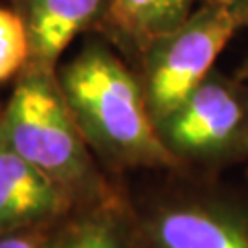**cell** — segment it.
Masks as SVG:
<instances>
[{"mask_svg": "<svg viewBox=\"0 0 248 248\" xmlns=\"http://www.w3.org/2000/svg\"><path fill=\"white\" fill-rule=\"evenodd\" d=\"M202 0H110L98 26L114 43L143 57L158 39L175 31Z\"/></svg>", "mask_w": 248, "mask_h": 248, "instance_id": "obj_8", "label": "cell"}, {"mask_svg": "<svg viewBox=\"0 0 248 248\" xmlns=\"http://www.w3.org/2000/svg\"><path fill=\"white\" fill-rule=\"evenodd\" d=\"M217 2H222V4L230 6V8L241 17L245 28L248 26V0H217Z\"/></svg>", "mask_w": 248, "mask_h": 248, "instance_id": "obj_12", "label": "cell"}, {"mask_svg": "<svg viewBox=\"0 0 248 248\" xmlns=\"http://www.w3.org/2000/svg\"><path fill=\"white\" fill-rule=\"evenodd\" d=\"M156 127L178 160L212 158L248 145V83L212 72Z\"/></svg>", "mask_w": 248, "mask_h": 248, "instance_id": "obj_4", "label": "cell"}, {"mask_svg": "<svg viewBox=\"0 0 248 248\" xmlns=\"http://www.w3.org/2000/svg\"><path fill=\"white\" fill-rule=\"evenodd\" d=\"M241 28L245 24L230 6L202 0L182 26L143 53L142 87L155 124L171 114L212 74L215 59Z\"/></svg>", "mask_w": 248, "mask_h": 248, "instance_id": "obj_3", "label": "cell"}, {"mask_svg": "<svg viewBox=\"0 0 248 248\" xmlns=\"http://www.w3.org/2000/svg\"><path fill=\"white\" fill-rule=\"evenodd\" d=\"M112 210H96L72 222L46 248H125Z\"/></svg>", "mask_w": 248, "mask_h": 248, "instance_id": "obj_9", "label": "cell"}, {"mask_svg": "<svg viewBox=\"0 0 248 248\" xmlns=\"http://www.w3.org/2000/svg\"><path fill=\"white\" fill-rule=\"evenodd\" d=\"M76 202L61 186L0 140V233L39 228Z\"/></svg>", "mask_w": 248, "mask_h": 248, "instance_id": "obj_6", "label": "cell"}, {"mask_svg": "<svg viewBox=\"0 0 248 248\" xmlns=\"http://www.w3.org/2000/svg\"><path fill=\"white\" fill-rule=\"evenodd\" d=\"M151 248H248V208L222 202H177L149 224Z\"/></svg>", "mask_w": 248, "mask_h": 248, "instance_id": "obj_5", "label": "cell"}, {"mask_svg": "<svg viewBox=\"0 0 248 248\" xmlns=\"http://www.w3.org/2000/svg\"><path fill=\"white\" fill-rule=\"evenodd\" d=\"M87 143L118 166L177 168L162 140L142 81L101 43H90L57 76Z\"/></svg>", "mask_w": 248, "mask_h": 248, "instance_id": "obj_1", "label": "cell"}, {"mask_svg": "<svg viewBox=\"0 0 248 248\" xmlns=\"http://www.w3.org/2000/svg\"><path fill=\"white\" fill-rule=\"evenodd\" d=\"M0 248H46V243L37 228H30L0 233Z\"/></svg>", "mask_w": 248, "mask_h": 248, "instance_id": "obj_11", "label": "cell"}, {"mask_svg": "<svg viewBox=\"0 0 248 248\" xmlns=\"http://www.w3.org/2000/svg\"><path fill=\"white\" fill-rule=\"evenodd\" d=\"M245 78H248V59L245 62V66L241 68V74H239V79H245Z\"/></svg>", "mask_w": 248, "mask_h": 248, "instance_id": "obj_13", "label": "cell"}, {"mask_svg": "<svg viewBox=\"0 0 248 248\" xmlns=\"http://www.w3.org/2000/svg\"><path fill=\"white\" fill-rule=\"evenodd\" d=\"M241 81H247V83H248V78H245V79H241Z\"/></svg>", "mask_w": 248, "mask_h": 248, "instance_id": "obj_14", "label": "cell"}, {"mask_svg": "<svg viewBox=\"0 0 248 248\" xmlns=\"http://www.w3.org/2000/svg\"><path fill=\"white\" fill-rule=\"evenodd\" d=\"M30 62V39L17 9L0 8V83L17 76Z\"/></svg>", "mask_w": 248, "mask_h": 248, "instance_id": "obj_10", "label": "cell"}, {"mask_svg": "<svg viewBox=\"0 0 248 248\" xmlns=\"http://www.w3.org/2000/svg\"><path fill=\"white\" fill-rule=\"evenodd\" d=\"M30 39L31 66L55 70L64 48L81 31L98 26L110 0H13Z\"/></svg>", "mask_w": 248, "mask_h": 248, "instance_id": "obj_7", "label": "cell"}, {"mask_svg": "<svg viewBox=\"0 0 248 248\" xmlns=\"http://www.w3.org/2000/svg\"><path fill=\"white\" fill-rule=\"evenodd\" d=\"M0 140L61 186L74 201L114 210V191L105 184L87 151L55 70L31 64L18 74L0 114Z\"/></svg>", "mask_w": 248, "mask_h": 248, "instance_id": "obj_2", "label": "cell"}]
</instances>
